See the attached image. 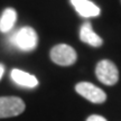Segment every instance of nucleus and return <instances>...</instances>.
<instances>
[{
  "instance_id": "obj_1",
  "label": "nucleus",
  "mask_w": 121,
  "mask_h": 121,
  "mask_svg": "<svg viewBox=\"0 0 121 121\" xmlns=\"http://www.w3.org/2000/svg\"><path fill=\"white\" fill-rule=\"evenodd\" d=\"M9 39L15 47L19 48L24 52H30L35 49L38 43L37 34L31 27H22L18 29L10 36Z\"/></svg>"
},
{
  "instance_id": "obj_2",
  "label": "nucleus",
  "mask_w": 121,
  "mask_h": 121,
  "mask_svg": "<svg viewBox=\"0 0 121 121\" xmlns=\"http://www.w3.org/2000/svg\"><path fill=\"white\" fill-rule=\"evenodd\" d=\"M96 78L105 85H114L119 80V71L116 64L109 60H100L95 67Z\"/></svg>"
},
{
  "instance_id": "obj_3",
  "label": "nucleus",
  "mask_w": 121,
  "mask_h": 121,
  "mask_svg": "<svg viewBox=\"0 0 121 121\" xmlns=\"http://www.w3.org/2000/svg\"><path fill=\"white\" fill-rule=\"evenodd\" d=\"M51 60L60 66H69L76 62L78 54L72 46L66 44H58L51 51Z\"/></svg>"
},
{
  "instance_id": "obj_4",
  "label": "nucleus",
  "mask_w": 121,
  "mask_h": 121,
  "mask_svg": "<svg viewBox=\"0 0 121 121\" xmlns=\"http://www.w3.org/2000/svg\"><path fill=\"white\" fill-rule=\"evenodd\" d=\"M25 102L18 96L0 98V119L19 116L25 111Z\"/></svg>"
},
{
  "instance_id": "obj_5",
  "label": "nucleus",
  "mask_w": 121,
  "mask_h": 121,
  "mask_svg": "<svg viewBox=\"0 0 121 121\" xmlns=\"http://www.w3.org/2000/svg\"><path fill=\"white\" fill-rule=\"evenodd\" d=\"M75 91L83 98H85L92 103H103L107 100V94L103 90L95 86L89 82H80L75 85Z\"/></svg>"
},
{
  "instance_id": "obj_6",
  "label": "nucleus",
  "mask_w": 121,
  "mask_h": 121,
  "mask_svg": "<svg viewBox=\"0 0 121 121\" xmlns=\"http://www.w3.org/2000/svg\"><path fill=\"white\" fill-rule=\"evenodd\" d=\"M71 4L81 17L91 18L100 15V8L90 0H71Z\"/></svg>"
},
{
  "instance_id": "obj_7",
  "label": "nucleus",
  "mask_w": 121,
  "mask_h": 121,
  "mask_svg": "<svg viewBox=\"0 0 121 121\" xmlns=\"http://www.w3.org/2000/svg\"><path fill=\"white\" fill-rule=\"evenodd\" d=\"M80 38L83 43H86L93 47H100L102 44H103V40L100 37L99 35H96L94 33V30L92 29V25H91L89 22H84L81 27V30H80Z\"/></svg>"
},
{
  "instance_id": "obj_8",
  "label": "nucleus",
  "mask_w": 121,
  "mask_h": 121,
  "mask_svg": "<svg viewBox=\"0 0 121 121\" xmlns=\"http://www.w3.org/2000/svg\"><path fill=\"white\" fill-rule=\"evenodd\" d=\"M11 78L18 85H22L25 87H35L38 84V80L34 75L27 73V72H24L22 69H13L11 71Z\"/></svg>"
},
{
  "instance_id": "obj_9",
  "label": "nucleus",
  "mask_w": 121,
  "mask_h": 121,
  "mask_svg": "<svg viewBox=\"0 0 121 121\" xmlns=\"http://www.w3.org/2000/svg\"><path fill=\"white\" fill-rule=\"evenodd\" d=\"M17 19V13L13 8H7L0 17V31L8 33L13 28Z\"/></svg>"
},
{
  "instance_id": "obj_10",
  "label": "nucleus",
  "mask_w": 121,
  "mask_h": 121,
  "mask_svg": "<svg viewBox=\"0 0 121 121\" xmlns=\"http://www.w3.org/2000/svg\"><path fill=\"white\" fill-rule=\"evenodd\" d=\"M86 121H107V119L101 117V116H98V114H93V116H90L87 118Z\"/></svg>"
},
{
  "instance_id": "obj_11",
  "label": "nucleus",
  "mask_w": 121,
  "mask_h": 121,
  "mask_svg": "<svg viewBox=\"0 0 121 121\" xmlns=\"http://www.w3.org/2000/svg\"><path fill=\"white\" fill-rule=\"evenodd\" d=\"M4 65L0 64V80H1V78H2V75H4Z\"/></svg>"
}]
</instances>
